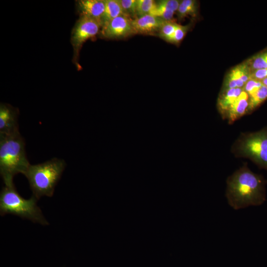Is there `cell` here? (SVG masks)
Instances as JSON below:
<instances>
[{"label":"cell","mask_w":267,"mask_h":267,"mask_svg":"<svg viewBox=\"0 0 267 267\" xmlns=\"http://www.w3.org/2000/svg\"><path fill=\"white\" fill-rule=\"evenodd\" d=\"M267 183L263 176L244 164L227 179L225 196L229 205L235 210L261 205L266 199Z\"/></svg>","instance_id":"obj_1"},{"label":"cell","mask_w":267,"mask_h":267,"mask_svg":"<svg viewBox=\"0 0 267 267\" xmlns=\"http://www.w3.org/2000/svg\"><path fill=\"white\" fill-rule=\"evenodd\" d=\"M30 165L25 141L20 133L0 135V174L5 186H14V176L24 175Z\"/></svg>","instance_id":"obj_2"},{"label":"cell","mask_w":267,"mask_h":267,"mask_svg":"<svg viewBox=\"0 0 267 267\" xmlns=\"http://www.w3.org/2000/svg\"><path fill=\"white\" fill-rule=\"evenodd\" d=\"M66 165L63 159L57 158L30 164L24 175L29 181L33 195L38 199L44 196L51 197Z\"/></svg>","instance_id":"obj_3"},{"label":"cell","mask_w":267,"mask_h":267,"mask_svg":"<svg viewBox=\"0 0 267 267\" xmlns=\"http://www.w3.org/2000/svg\"><path fill=\"white\" fill-rule=\"evenodd\" d=\"M38 200L33 195L26 199L19 195L14 186H4L0 193V214L1 216L12 214L34 222L48 225L49 223L37 204Z\"/></svg>","instance_id":"obj_4"},{"label":"cell","mask_w":267,"mask_h":267,"mask_svg":"<svg viewBox=\"0 0 267 267\" xmlns=\"http://www.w3.org/2000/svg\"><path fill=\"white\" fill-rule=\"evenodd\" d=\"M231 150L236 157L249 158L267 171V126L257 132L242 134Z\"/></svg>","instance_id":"obj_5"},{"label":"cell","mask_w":267,"mask_h":267,"mask_svg":"<svg viewBox=\"0 0 267 267\" xmlns=\"http://www.w3.org/2000/svg\"><path fill=\"white\" fill-rule=\"evenodd\" d=\"M102 26V23L96 19L80 16L73 29L71 39L77 56L82 44L88 39L97 35Z\"/></svg>","instance_id":"obj_6"},{"label":"cell","mask_w":267,"mask_h":267,"mask_svg":"<svg viewBox=\"0 0 267 267\" xmlns=\"http://www.w3.org/2000/svg\"><path fill=\"white\" fill-rule=\"evenodd\" d=\"M132 19L122 15L104 23L99 32L101 36L107 39H119L134 34Z\"/></svg>","instance_id":"obj_7"},{"label":"cell","mask_w":267,"mask_h":267,"mask_svg":"<svg viewBox=\"0 0 267 267\" xmlns=\"http://www.w3.org/2000/svg\"><path fill=\"white\" fill-rule=\"evenodd\" d=\"M17 111L6 104L0 106V135H12L19 133Z\"/></svg>","instance_id":"obj_8"},{"label":"cell","mask_w":267,"mask_h":267,"mask_svg":"<svg viewBox=\"0 0 267 267\" xmlns=\"http://www.w3.org/2000/svg\"><path fill=\"white\" fill-rule=\"evenodd\" d=\"M165 21L159 17L148 14L132 19V23L134 34L153 35L159 33Z\"/></svg>","instance_id":"obj_9"},{"label":"cell","mask_w":267,"mask_h":267,"mask_svg":"<svg viewBox=\"0 0 267 267\" xmlns=\"http://www.w3.org/2000/svg\"><path fill=\"white\" fill-rule=\"evenodd\" d=\"M105 6V0H80L78 1V9L80 16H85L100 21Z\"/></svg>","instance_id":"obj_10"},{"label":"cell","mask_w":267,"mask_h":267,"mask_svg":"<svg viewBox=\"0 0 267 267\" xmlns=\"http://www.w3.org/2000/svg\"><path fill=\"white\" fill-rule=\"evenodd\" d=\"M249 105V96L243 89L240 95L229 108L224 118L227 119L229 122H233L246 113H248Z\"/></svg>","instance_id":"obj_11"},{"label":"cell","mask_w":267,"mask_h":267,"mask_svg":"<svg viewBox=\"0 0 267 267\" xmlns=\"http://www.w3.org/2000/svg\"><path fill=\"white\" fill-rule=\"evenodd\" d=\"M180 2L177 0H159L156 2V6L150 14L165 21H173L174 13L177 11Z\"/></svg>","instance_id":"obj_12"},{"label":"cell","mask_w":267,"mask_h":267,"mask_svg":"<svg viewBox=\"0 0 267 267\" xmlns=\"http://www.w3.org/2000/svg\"><path fill=\"white\" fill-rule=\"evenodd\" d=\"M242 91V88H234L222 91L218 99V106L223 117Z\"/></svg>","instance_id":"obj_13"},{"label":"cell","mask_w":267,"mask_h":267,"mask_svg":"<svg viewBox=\"0 0 267 267\" xmlns=\"http://www.w3.org/2000/svg\"><path fill=\"white\" fill-rule=\"evenodd\" d=\"M105 6L102 17L103 24L119 16L124 15L119 0H105Z\"/></svg>","instance_id":"obj_14"},{"label":"cell","mask_w":267,"mask_h":267,"mask_svg":"<svg viewBox=\"0 0 267 267\" xmlns=\"http://www.w3.org/2000/svg\"><path fill=\"white\" fill-rule=\"evenodd\" d=\"M198 5L196 0H183L180 1L177 10V15L179 20L188 16L195 17L197 14Z\"/></svg>","instance_id":"obj_15"},{"label":"cell","mask_w":267,"mask_h":267,"mask_svg":"<svg viewBox=\"0 0 267 267\" xmlns=\"http://www.w3.org/2000/svg\"><path fill=\"white\" fill-rule=\"evenodd\" d=\"M251 73L257 70L267 68V47L246 60Z\"/></svg>","instance_id":"obj_16"},{"label":"cell","mask_w":267,"mask_h":267,"mask_svg":"<svg viewBox=\"0 0 267 267\" xmlns=\"http://www.w3.org/2000/svg\"><path fill=\"white\" fill-rule=\"evenodd\" d=\"M267 99V88L263 86L253 95L249 96L248 113L252 112Z\"/></svg>","instance_id":"obj_17"},{"label":"cell","mask_w":267,"mask_h":267,"mask_svg":"<svg viewBox=\"0 0 267 267\" xmlns=\"http://www.w3.org/2000/svg\"><path fill=\"white\" fill-rule=\"evenodd\" d=\"M245 84L238 75L235 67L227 74L222 89V91L234 88H243Z\"/></svg>","instance_id":"obj_18"},{"label":"cell","mask_w":267,"mask_h":267,"mask_svg":"<svg viewBox=\"0 0 267 267\" xmlns=\"http://www.w3.org/2000/svg\"><path fill=\"white\" fill-rule=\"evenodd\" d=\"M156 6V2L153 0H137V17L150 14Z\"/></svg>","instance_id":"obj_19"},{"label":"cell","mask_w":267,"mask_h":267,"mask_svg":"<svg viewBox=\"0 0 267 267\" xmlns=\"http://www.w3.org/2000/svg\"><path fill=\"white\" fill-rule=\"evenodd\" d=\"M124 14L130 17L137 18V0H119Z\"/></svg>","instance_id":"obj_20"},{"label":"cell","mask_w":267,"mask_h":267,"mask_svg":"<svg viewBox=\"0 0 267 267\" xmlns=\"http://www.w3.org/2000/svg\"><path fill=\"white\" fill-rule=\"evenodd\" d=\"M178 24L174 21H165L158 33L159 37L168 42L174 34Z\"/></svg>","instance_id":"obj_21"},{"label":"cell","mask_w":267,"mask_h":267,"mask_svg":"<svg viewBox=\"0 0 267 267\" xmlns=\"http://www.w3.org/2000/svg\"><path fill=\"white\" fill-rule=\"evenodd\" d=\"M190 25H181L178 24L175 32L168 42L175 44L179 43L184 38L187 32L189 29Z\"/></svg>","instance_id":"obj_22"},{"label":"cell","mask_w":267,"mask_h":267,"mask_svg":"<svg viewBox=\"0 0 267 267\" xmlns=\"http://www.w3.org/2000/svg\"><path fill=\"white\" fill-rule=\"evenodd\" d=\"M262 86L261 81L250 79L246 83L242 89L250 96L254 94Z\"/></svg>","instance_id":"obj_23"},{"label":"cell","mask_w":267,"mask_h":267,"mask_svg":"<svg viewBox=\"0 0 267 267\" xmlns=\"http://www.w3.org/2000/svg\"><path fill=\"white\" fill-rule=\"evenodd\" d=\"M267 77V68L259 69L253 72L251 75V79L261 81Z\"/></svg>","instance_id":"obj_24"},{"label":"cell","mask_w":267,"mask_h":267,"mask_svg":"<svg viewBox=\"0 0 267 267\" xmlns=\"http://www.w3.org/2000/svg\"><path fill=\"white\" fill-rule=\"evenodd\" d=\"M261 82L263 85L266 86L267 88V77L261 80Z\"/></svg>","instance_id":"obj_25"}]
</instances>
